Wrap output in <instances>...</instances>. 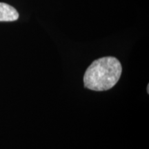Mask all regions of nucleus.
<instances>
[{"instance_id":"nucleus-1","label":"nucleus","mask_w":149,"mask_h":149,"mask_svg":"<svg viewBox=\"0 0 149 149\" xmlns=\"http://www.w3.org/2000/svg\"><path fill=\"white\" fill-rule=\"evenodd\" d=\"M122 72V64L115 57H104L96 59L86 70L84 86L94 91H108L118 82Z\"/></svg>"},{"instance_id":"nucleus-2","label":"nucleus","mask_w":149,"mask_h":149,"mask_svg":"<svg viewBox=\"0 0 149 149\" xmlns=\"http://www.w3.org/2000/svg\"><path fill=\"white\" fill-rule=\"evenodd\" d=\"M19 18L17 10L5 3H0V22H13Z\"/></svg>"},{"instance_id":"nucleus-3","label":"nucleus","mask_w":149,"mask_h":149,"mask_svg":"<svg viewBox=\"0 0 149 149\" xmlns=\"http://www.w3.org/2000/svg\"><path fill=\"white\" fill-rule=\"evenodd\" d=\"M147 93H149V84L147 86Z\"/></svg>"}]
</instances>
